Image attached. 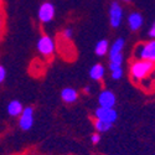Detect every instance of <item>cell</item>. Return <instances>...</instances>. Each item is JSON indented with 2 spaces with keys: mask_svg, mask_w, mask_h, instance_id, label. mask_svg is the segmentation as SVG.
Returning <instances> with one entry per match:
<instances>
[{
  "mask_svg": "<svg viewBox=\"0 0 155 155\" xmlns=\"http://www.w3.org/2000/svg\"><path fill=\"white\" fill-rule=\"evenodd\" d=\"M104 76H106V68L102 63H94L93 66L89 68V77H91V80H93V81L99 82L104 78Z\"/></svg>",
  "mask_w": 155,
  "mask_h": 155,
  "instance_id": "8fae6325",
  "label": "cell"
},
{
  "mask_svg": "<svg viewBox=\"0 0 155 155\" xmlns=\"http://www.w3.org/2000/svg\"><path fill=\"white\" fill-rule=\"evenodd\" d=\"M124 45H125V40L123 37H118L115 38V41L110 45L109 47V55H115V54H122L123 52V48H124Z\"/></svg>",
  "mask_w": 155,
  "mask_h": 155,
  "instance_id": "5bb4252c",
  "label": "cell"
},
{
  "mask_svg": "<svg viewBox=\"0 0 155 155\" xmlns=\"http://www.w3.org/2000/svg\"><path fill=\"white\" fill-rule=\"evenodd\" d=\"M22 109H24V106H22V103L18 99H14V101H11L9 102V104H8V114L10 115V117H18L19 118V115L22 113Z\"/></svg>",
  "mask_w": 155,
  "mask_h": 155,
  "instance_id": "7c38bea8",
  "label": "cell"
},
{
  "mask_svg": "<svg viewBox=\"0 0 155 155\" xmlns=\"http://www.w3.org/2000/svg\"><path fill=\"white\" fill-rule=\"evenodd\" d=\"M122 63H123V54L109 55V71H114L122 67Z\"/></svg>",
  "mask_w": 155,
  "mask_h": 155,
  "instance_id": "9a60e30c",
  "label": "cell"
},
{
  "mask_svg": "<svg viewBox=\"0 0 155 155\" xmlns=\"http://www.w3.org/2000/svg\"><path fill=\"white\" fill-rule=\"evenodd\" d=\"M91 141L93 144H98L101 141V133H93L91 135Z\"/></svg>",
  "mask_w": 155,
  "mask_h": 155,
  "instance_id": "ffe728a7",
  "label": "cell"
},
{
  "mask_svg": "<svg viewBox=\"0 0 155 155\" xmlns=\"http://www.w3.org/2000/svg\"><path fill=\"white\" fill-rule=\"evenodd\" d=\"M61 99L66 104H72V103H74L78 99V92H77V89L72 87H66L61 91Z\"/></svg>",
  "mask_w": 155,
  "mask_h": 155,
  "instance_id": "30bf717a",
  "label": "cell"
},
{
  "mask_svg": "<svg viewBox=\"0 0 155 155\" xmlns=\"http://www.w3.org/2000/svg\"><path fill=\"white\" fill-rule=\"evenodd\" d=\"M108 51H109V42H108V40H106V38H102V40H99L96 44L94 54L97 56H99V57L106 56L108 54Z\"/></svg>",
  "mask_w": 155,
  "mask_h": 155,
  "instance_id": "4fadbf2b",
  "label": "cell"
},
{
  "mask_svg": "<svg viewBox=\"0 0 155 155\" xmlns=\"http://www.w3.org/2000/svg\"><path fill=\"white\" fill-rule=\"evenodd\" d=\"M37 51L40 56H42L46 60L52 58L56 51V42L51 36L44 34L40 36V38L37 40Z\"/></svg>",
  "mask_w": 155,
  "mask_h": 155,
  "instance_id": "3957f363",
  "label": "cell"
},
{
  "mask_svg": "<svg viewBox=\"0 0 155 155\" xmlns=\"http://www.w3.org/2000/svg\"><path fill=\"white\" fill-rule=\"evenodd\" d=\"M72 36H73V31H72V29H70V28L64 29V30L62 31V38H63L64 41H70L71 38H72Z\"/></svg>",
  "mask_w": 155,
  "mask_h": 155,
  "instance_id": "ac0fdd59",
  "label": "cell"
},
{
  "mask_svg": "<svg viewBox=\"0 0 155 155\" xmlns=\"http://www.w3.org/2000/svg\"><path fill=\"white\" fill-rule=\"evenodd\" d=\"M110 77H112V80H114V81L120 80L123 77V68L119 67V68L114 70V71H110Z\"/></svg>",
  "mask_w": 155,
  "mask_h": 155,
  "instance_id": "e0dca14e",
  "label": "cell"
},
{
  "mask_svg": "<svg viewBox=\"0 0 155 155\" xmlns=\"http://www.w3.org/2000/svg\"><path fill=\"white\" fill-rule=\"evenodd\" d=\"M155 70V63L147 60H134L129 68L130 78L134 82H140L145 80L147 77Z\"/></svg>",
  "mask_w": 155,
  "mask_h": 155,
  "instance_id": "6da1fadb",
  "label": "cell"
},
{
  "mask_svg": "<svg viewBox=\"0 0 155 155\" xmlns=\"http://www.w3.org/2000/svg\"><path fill=\"white\" fill-rule=\"evenodd\" d=\"M4 28H5V16L2 11H0V34L4 31Z\"/></svg>",
  "mask_w": 155,
  "mask_h": 155,
  "instance_id": "44dd1931",
  "label": "cell"
},
{
  "mask_svg": "<svg viewBox=\"0 0 155 155\" xmlns=\"http://www.w3.org/2000/svg\"><path fill=\"white\" fill-rule=\"evenodd\" d=\"M123 15H124V11L122 5L118 2H112L108 9V19H109V24L113 29H118L122 21H123Z\"/></svg>",
  "mask_w": 155,
  "mask_h": 155,
  "instance_id": "277c9868",
  "label": "cell"
},
{
  "mask_svg": "<svg viewBox=\"0 0 155 155\" xmlns=\"http://www.w3.org/2000/svg\"><path fill=\"white\" fill-rule=\"evenodd\" d=\"M134 57L137 60H147L155 63V38L138 44L134 48Z\"/></svg>",
  "mask_w": 155,
  "mask_h": 155,
  "instance_id": "7a4b0ae2",
  "label": "cell"
},
{
  "mask_svg": "<svg viewBox=\"0 0 155 155\" xmlns=\"http://www.w3.org/2000/svg\"><path fill=\"white\" fill-rule=\"evenodd\" d=\"M148 35H149L150 38H155V22L151 25V28L149 29V34Z\"/></svg>",
  "mask_w": 155,
  "mask_h": 155,
  "instance_id": "7402d4cb",
  "label": "cell"
},
{
  "mask_svg": "<svg viewBox=\"0 0 155 155\" xmlns=\"http://www.w3.org/2000/svg\"><path fill=\"white\" fill-rule=\"evenodd\" d=\"M122 2H124V3H129V2H130V0H122Z\"/></svg>",
  "mask_w": 155,
  "mask_h": 155,
  "instance_id": "d4e9b609",
  "label": "cell"
},
{
  "mask_svg": "<svg viewBox=\"0 0 155 155\" xmlns=\"http://www.w3.org/2000/svg\"><path fill=\"white\" fill-rule=\"evenodd\" d=\"M2 5H3V3H2V0H0V11H2Z\"/></svg>",
  "mask_w": 155,
  "mask_h": 155,
  "instance_id": "cb8c5ba5",
  "label": "cell"
},
{
  "mask_svg": "<svg viewBox=\"0 0 155 155\" xmlns=\"http://www.w3.org/2000/svg\"><path fill=\"white\" fill-rule=\"evenodd\" d=\"M56 14V8L54 3L51 2H45L40 5L37 11V18L40 20L41 24H48L50 21H52Z\"/></svg>",
  "mask_w": 155,
  "mask_h": 155,
  "instance_id": "5b68a950",
  "label": "cell"
},
{
  "mask_svg": "<svg viewBox=\"0 0 155 155\" xmlns=\"http://www.w3.org/2000/svg\"><path fill=\"white\" fill-rule=\"evenodd\" d=\"M89 92H91V87H89V86H86V87L83 88V93H84V94H88Z\"/></svg>",
  "mask_w": 155,
  "mask_h": 155,
  "instance_id": "603a6c76",
  "label": "cell"
},
{
  "mask_svg": "<svg viewBox=\"0 0 155 155\" xmlns=\"http://www.w3.org/2000/svg\"><path fill=\"white\" fill-rule=\"evenodd\" d=\"M115 103H117V97H115L114 92L110 89H103L98 96V104L99 107H109L114 108Z\"/></svg>",
  "mask_w": 155,
  "mask_h": 155,
  "instance_id": "ba28073f",
  "label": "cell"
},
{
  "mask_svg": "<svg viewBox=\"0 0 155 155\" xmlns=\"http://www.w3.org/2000/svg\"><path fill=\"white\" fill-rule=\"evenodd\" d=\"M19 128L21 130H30L34 125V108L24 107L22 113L19 115Z\"/></svg>",
  "mask_w": 155,
  "mask_h": 155,
  "instance_id": "8992f818",
  "label": "cell"
},
{
  "mask_svg": "<svg viewBox=\"0 0 155 155\" xmlns=\"http://www.w3.org/2000/svg\"><path fill=\"white\" fill-rule=\"evenodd\" d=\"M93 127H94V129H96L97 133H106V132H108L109 129L113 127V124L94 118V120H93Z\"/></svg>",
  "mask_w": 155,
  "mask_h": 155,
  "instance_id": "2e32d148",
  "label": "cell"
},
{
  "mask_svg": "<svg viewBox=\"0 0 155 155\" xmlns=\"http://www.w3.org/2000/svg\"><path fill=\"white\" fill-rule=\"evenodd\" d=\"M5 78H6V70L4 66L0 64V83H3L5 81Z\"/></svg>",
  "mask_w": 155,
  "mask_h": 155,
  "instance_id": "d6986e66",
  "label": "cell"
},
{
  "mask_svg": "<svg viewBox=\"0 0 155 155\" xmlns=\"http://www.w3.org/2000/svg\"><path fill=\"white\" fill-rule=\"evenodd\" d=\"M127 22H128V28L130 31L135 32V31H139V29L143 26L144 24V19H143V15L140 14L138 11H133L129 14L128 19H127Z\"/></svg>",
  "mask_w": 155,
  "mask_h": 155,
  "instance_id": "9c48e42d",
  "label": "cell"
},
{
  "mask_svg": "<svg viewBox=\"0 0 155 155\" xmlns=\"http://www.w3.org/2000/svg\"><path fill=\"white\" fill-rule=\"evenodd\" d=\"M94 118L96 119H101L108 123H114L118 118V113L114 108H109V107H98L94 110Z\"/></svg>",
  "mask_w": 155,
  "mask_h": 155,
  "instance_id": "52a82bcc",
  "label": "cell"
}]
</instances>
